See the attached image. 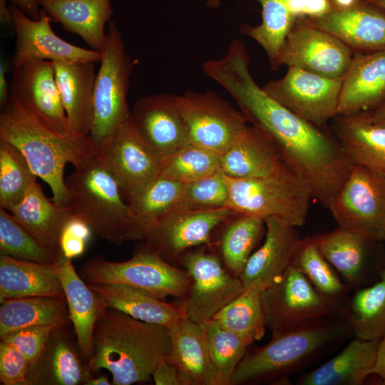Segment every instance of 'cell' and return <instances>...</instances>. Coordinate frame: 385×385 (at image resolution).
Masks as SVG:
<instances>
[{"label": "cell", "instance_id": "cell-5", "mask_svg": "<svg viewBox=\"0 0 385 385\" xmlns=\"http://www.w3.org/2000/svg\"><path fill=\"white\" fill-rule=\"evenodd\" d=\"M74 168L66 179L71 212L112 245L130 241L131 207L112 173L94 152Z\"/></svg>", "mask_w": 385, "mask_h": 385}, {"label": "cell", "instance_id": "cell-12", "mask_svg": "<svg viewBox=\"0 0 385 385\" xmlns=\"http://www.w3.org/2000/svg\"><path fill=\"white\" fill-rule=\"evenodd\" d=\"M261 302L266 327L272 333L329 315L342 317L339 310L324 299L292 265L262 290Z\"/></svg>", "mask_w": 385, "mask_h": 385}, {"label": "cell", "instance_id": "cell-31", "mask_svg": "<svg viewBox=\"0 0 385 385\" xmlns=\"http://www.w3.org/2000/svg\"><path fill=\"white\" fill-rule=\"evenodd\" d=\"M60 264L48 265L0 257V303L29 297H66L59 277Z\"/></svg>", "mask_w": 385, "mask_h": 385}, {"label": "cell", "instance_id": "cell-4", "mask_svg": "<svg viewBox=\"0 0 385 385\" xmlns=\"http://www.w3.org/2000/svg\"><path fill=\"white\" fill-rule=\"evenodd\" d=\"M0 138L22 153L33 173L51 188L53 200L64 206L68 202L65 166H76L94 152L88 136L62 135L53 131L10 97L0 113Z\"/></svg>", "mask_w": 385, "mask_h": 385}, {"label": "cell", "instance_id": "cell-47", "mask_svg": "<svg viewBox=\"0 0 385 385\" xmlns=\"http://www.w3.org/2000/svg\"><path fill=\"white\" fill-rule=\"evenodd\" d=\"M59 327L61 326L28 327L9 334L1 340L9 343L18 349L31 366L41 355L52 332Z\"/></svg>", "mask_w": 385, "mask_h": 385}, {"label": "cell", "instance_id": "cell-13", "mask_svg": "<svg viewBox=\"0 0 385 385\" xmlns=\"http://www.w3.org/2000/svg\"><path fill=\"white\" fill-rule=\"evenodd\" d=\"M343 78H329L289 66L280 78L262 88L274 100L302 118L320 127L337 114Z\"/></svg>", "mask_w": 385, "mask_h": 385}, {"label": "cell", "instance_id": "cell-14", "mask_svg": "<svg viewBox=\"0 0 385 385\" xmlns=\"http://www.w3.org/2000/svg\"><path fill=\"white\" fill-rule=\"evenodd\" d=\"M235 213L225 207L205 210L175 209L145 233L144 243L174 265L182 255L200 246H210L215 231Z\"/></svg>", "mask_w": 385, "mask_h": 385}, {"label": "cell", "instance_id": "cell-8", "mask_svg": "<svg viewBox=\"0 0 385 385\" xmlns=\"http://www.w3.org/2000/svg\"><path fill=\"white\" fill-rule=\"evenodd\" d=\"M78 274L88 284L118 283L146 290L162 299H184L192 279L185 268L167 262L143 243L133 257L111 262L101 255L87 260Z\"/></svg>", "mask_w": 385, "mask_h": 385}, {"label": "cell", "instance_id": "cell-41", "mask_svg": "<svg viewBox=\"0 0 385 385\" xmlns=\"http://www.w3.org/2000/svg\"><path fill=\"white\" fill-rule=\"evenodd\" d=\"M266 287L256 279L226 305L215 317L222 326L252 340H260L265 335L266 324L261 302V293Z\"/></svg>", "mask_w": 385, "mask_h": 385}, {"label": "cell", "instance_id": "cell-27", "mask_svg": "<svg viewBox=\"0 0 385 385\" xmlns=\"http://www.w3.org/2000/svg\"><path fill=\"white\" fill-rule=\"evenodd\" d=\"M8 211L61 262L66 259L61 250L60 237L65 224L73 214L68 207L48 199L36 179L22 200Z\"/></svg>", "mask_w": 385, "mask_h": 385}, {"label": "cell", "instance_id": "cell-58", "mask_svg": "<svg viewBox=\"0 0 385 385\" xmlns=\"http://www.w3.org/2000/svg\"><path fill=\"white\" fill-rule=\"evenodd\" d=\"M222 0H206V4L209 8L218 9Z\"/></svg>", "mask_w": 385, "mask_h": 385}, {"label": "cell", "instance_id": "cell-28", "mask_svg": "<svg viewBox=\"0 0 385 385\" xmlns=\"http://www.w3.org/2000/svg\"><path fill=\"white\" fill-rule=\"evenodd\" d=\"M283 163L274 143L252 125H248L235 142L220 154V171L232 178L267 176Z\"/></svg>", "mask_w": 385, "mask_h": 385}, {"label": "cell", "instance_id": "cell-55", "mask_svg": "<svg viewBox=\"0 0 385 385\" xmlns=\"http://www.w3.org/2000/svg\"><path fill=\"white\" fill-rule=\"evenodd\" d=\"M0 20L4 24H12L11 9L6 6V0H0Z\"/></svg>", "mask_w": 385, "mask_h": 385}, {"label": "cell", "instance_id": "cell-48", "mask_svg": "<svg viewBox=\"0 0 385 385\" xmlns=\"http://www.w3.org/2000/svg\"><path fill=\"white\" fill-rule=\"evenodd\" d=\"M31 365L25 356L9 343H0V381L3 385H27Z\"/></svg>", "mask_w": 385, "mask_h": 385}, {"label": "cell", "instance_id": "cell-9", "mask_svg": "<svg viewBox=\"0 0 385 385\" xmlns=\"http://www.w3.org/2000/svg\"><path fill=\"white\" fill-rule=\"evenodd\" d=\"M176 105L189 143L217 154L232 145L249 125L240 110L211 90L188 89L176 95Z\"/></svg>", "mask_w": 385, "mask_h": 385}, {"label": "cell", "instance_id": "cell-25", "mask_svg": "<svg viewBox=\"0 0 385 385\" xmlns=\"http://www.w3.org/2000/svg\"><path fill=\"white\" fill-rule=\"evenodd\" d=\"M55 76L70 132L89 135L93 120L96 66L93 62L55 61Z\"/></svg>", "mask_w": 385, "mask_h": 385}, {"label": "cell", "instance_id": "cell-11", "mask_svg": "<svg viewBox=\"0 0 385 385\" xmlns=\"http://www.w3.org/2000/svg\"><path fill=\"white\" fill-rule=\"evenodd\" d=\"M180 262L192 279L187 297L180 302L185 317L190 320L200 324L212 320L245 289L240 278L230 274L212 252L189 250Z\"/></svg>", "mask_w": 385, "mask_h": 385}, {"label": "cell", "instance_id": "cell-39", "mask_svg": "<svg viewBox=\"0 0 385 385\" xmlns=\"http://www.w3.org/2000/svg\"><path fill=\"white\" fill-rule=\"evenodd\" d=\"M266 233L263 219L237 214L225 224L217 245L227 270L240 277L250 257Z\"/></svg>", "mask_w": 385, "mask_h": 385}, {"label": "cell", "instance_id": "cell-7", "mask_svg": "<svg viewBox=\"0 0 385 385\" xmlns=\"http://www.w3.org/2000/svg\"><path fill=\"white\" fill-rule=\"evenodd\" d=\"M101 53L93 93L92 125L88 135L94 152L99 150L117 128L130 118L127 95L134 63L114 20L109 21Z\"/></svg>", "mask_w": 385, "mask_h": 385}, {"label": "cell", "instance_id": "cell-36", "mask_svg": "<svg viewBox=\"0 0 385 385\" xmlns=\"http://www.w3.org/2000/svg\"><path fill=\"white\" fill-rule=\"evenodd\" d=\"M69 319L66 297H29L10 299L1 303L0 339L28 327L63 326Z\"/></svg>", "mask_w": 385, "mask_h": 385}, {"label": "cell", "instance_id": "cell-56", "mask_svg": "<svg viewBox=\"0 0 385 385\" xmlns=\"http://www.w3.org/2000/svg\"><path fill=\"white\" fill-rule=\"evenodd\" d=\"M111 382L106 376H99L96 378L92 376L86 381L85 385H111Z\"/></svg>", "mask_w": 385, "mask_h": 385}, {"label": "cell", "instance_id": "cell-38", "mask_svg": "<svg viewBox=\"0 0 385 385\" xmlns=\"http://www.w3.org/2000/svg\"><path fill=\"white\" fill-rule=\"evenodd\" d=\"M292 265L306 277L324 299L339 310L343 317L352 289L321 254L312 237H302Z\"/></svg>", "mask_w": 385, "mask_h": 385}, {"label": "cell", "instance_id": "cell-15", "mask_svg": "<svg viewBox=\"0 0 385 385\" xmlns=\"http://www.w3.org/2000/svg\"><path fill=\"white\" fill-rule=\"evenodd\" d=\"M305 19L299 20L286 37L278 55L277 70L285 65L329 78H344L354 52L340 39Z\"/></svg>", "mask_w": 385, "mask_h": 385}, {"label": "cell", "instance_id": "cell-30", "mask_svg": "<svg viewBox=\"0 0 385 385\" xmlns=\"http://www.w3.org/2000/svg\"><path fill=\"white\" fill-rule=\"evenodd\" d=\"M51 20L78 35L92 50L101 52L106 24L113 16L111 0H39Z\"/></svg>", "mask_w": 385, "mask_h": 385}, {"label": "cell", "instance_id": "cell-10", "mask_svg": "<svg viewBox=\"0 0 385 385\" xmlns=\"http://www.w3.org/2000/svg\"><path fill=\"white\" fill-rule=\"evenodd\" d=\"M339 227L385 242V178L354 165L328 208Z\"/></svg>", "mask_w": 385, "mask_h": 385}, {"label": "cell", "instance_id": "cell-17", "mask_svg": "<svg viewBox=\"0 0 385 385\" xmlns=\"http://www.w3.org/2000/svg\"><path fill=\"white\" fill-rule=\"evenodd\" d=\"M10 98L53 131L71 133L58 89L53 61L29 60L13 67Z\"/></svg>", "mask_w": 385, "mask_h": 385}, {"label": "cell", "instance_id": "cell-45", "mask_svg": "<svg viewBox=\"0 0 385 385\" xmlns=\"http://www.w3.org/2000/svg\"><path fill=\"white\" fill-rule=\"evenodd\" d=\"M0 254L48 265L61 262L31 236L6 209H0Z\"/></svg>", "mask_w": 385, "mask_h": 385}, {"label": "cell", "instance_id": "cell-26", "mask_svg": "<svg viewBox=\"0 0 385 385\" xmlns=\"http://www.w3.org/2000/svg\"><path fill=\"white\" fill-rule=\"evenodd\" d=\"M330 129L354 165L385 178V128L374 124L367 111L336 115Z\"/></svg>", "mask_w": 385, "mask_h": 385}, {"label": "cell", "instance_id": "cell-35", "mask_svg": "<svg viewBox=\"0 0 385 385\" xmlns=\"http://www.w3.org/2000/svg\"><path fill=\"white\" fill-rule=\"evenodd\" d=\"M58 272L78 349L88 364L93 356V330L101 300L96 292L76 272L71 259L66 258L60 263Z\"/></svg>", "mask_w": 385, "mask_h": 385}, {"label": "cell", "instance_id": "cell-43", "mask_svg": "<svg viewBox=\"0 0 385 385\" xmlns=\"http://www.w3.org/2000/svg\"><path fill=\"white\" fill-rule=\"evenodd\" d=\"M36 176L22 153L0 138V207L9 210L26 195Z\"/></svg>", "mask_w": 385, "mask_h": 385}, {"label": "cell", "instance_id": "cell-49", "mask_svg": "<svg viewBox=\"0 0 385 385\" xmlns=\"http://www.w3.org/2000/svg\"><path fill=\"white\" fill-rule=\"evenodd\" d=\"M93 230L83 219L72 215L65 224L60 237V247L65 258L73 259L85 251Z\"/></svg>", "mask_w": 385, "mask_h": 385}, {"label": "cell", "instance_id": "cell-3", "mask_svg": "<svg viewBox=\"0 0 385 385\" xmlns=\"http://www.w3.org/2000/svg\"><path fill=\"white\" fill-rule=\"evenodd\" d=\"M350 336H354L350 324L337 315L272 332L267 344L247 349L232 375L230 385L289 384L290 375Z\"/></svg>", "mask_w": 385, "mask_h": 385}, {"label": "cell", "instance_id": "cell-22", "mask_svg": "<svg viewBox=\"0 0 385 385\" xmlns=\"http://www.w3.org/2000/svg\"><path fill=\"white\" fill-rule=\"evenodd\" d=\"M262 6V21L243 24L240 32L255 41L266 53L272 71L289 32L300 19L319 16L334 6L331 0H256Z\"/></svg>", "mask_w": 385, "mask_h": 385}, {"label": "cell", "instance_id": "cell-32", "mask_svg": "<svg viewBox=\"0 0 385 385\" xmlns=\"http://www.w3.org/2000/svg\"><path fill=\"white\" fill-rule=\"evenodd\" d=\"M101 302L140 321L163 325L168 329L184 312L180 302L168 303L143 289L118 283L88 284Z\"/></svg>", "mask_w": 385, "mask_h": 385}, {"label": "cell", "instance_id": "cell-16", "mask_svg": "<svg viewBox=\"0 0 385 385\" xmlns=\"http://www.w3.org/2000/svg\"><path fill=\"white\" fill-rule=\"evenodd\" d=\"M96 153L130 203L160 175L161 158L142 139L130 118Z\"/></svg>", "mask_w": 385, "mask_h": 385}, {"label": "cell", "instance_id": "cell-18", "mask_svg": "<svg viewBox=\"0 0 385 385\" xmlns=\"http://www.w3.org/2000/svg\"><path fill=\"white\" fill-rule=\"evenodd\" d=\"M312 238L319 251L354 291L378 279L385 269V242L337 227Z\"/></svg>", "mask_w": 385, "mask_h": 385}, {"label": "cell", "instance_id": "cell-6", "mask_svg": "<svg viewBox=\"0 0 385 385\" xmlns=\"http://www.w3.org/2000/svg\"><path fill=\"white\" fill-rule=\"evenodd\" d=\"M226 178L229 187L227 207L235 213L264 220L278 217L297 227L306 222L313 198L311 190L306 182L284 163L267 176Z\"/></svg>", "mask_w": 385, "mask_h": 385}, {"label": "cell", "instance_id": "cell-53", "mask_svg": "<svg viewBox=\"0 0 385 385\" xmlns=\"http://www.w3.org/2000/svg\"><path fill=\"white\" fill-rule=\"evenodd\" d=\"M7 66L4 61L0 63V106L3 108L10 97V83L6 78Z\"/></svg>", "mask_w": 385, "mask_h": 385}, {"label": "cell", "instance_id": "cell-20", "mask_svg": "<svg viewBox=\"0 0 385 385\" xmlns=\"http://www.w3.org/2000/svg\"><path fill=\"white\" fill-rule=\"evenodd\" d=\"M305 20L340 39L354 53L385 48V9L367 0H357L348 8L333 6Z\"/></svg>", "mask_w": 385, "mask_h": 385}, {"label": "cell", "instance_id": "cell-24", "mask_svg": "<svg viewBox=\"0 0 385 385\" xmlns=\"http://www.w3.org/2000/svg\"><path fill=\"white\" fill-rule=\"evenodd\" d=\"M385 101V48L356 53L343 78L337 115L371 111Z\"/></svg>", "mask_w": 385, "mask_h": 385}, {"label": "cell", "instance_id": "cell-52", "mask_svg": "<svg viewBox=\"0 0 385 385\" xmlns=\"http://www.w3.org/2000/svg\"><path fill=\"white\" fill-rule=\"evenodd\" d=\"M33 19H38L41 9L39 0H9Z\"/></svg>", "mask_w": 385, "mask_h": 385}, {"label": "cell", "instance_id": "cell-51", "mask_svg": "<svg viewBox=\"0 0 385 385\" xmlns=\"http://www.w3.org/2000/svg\"><path fill=\"white\" fill-rule=\"evenodd\" d=\"M371 375H376L380 381L385 382V335L379 340L376 362Z\"/></svg>", "mask_w": 385, "mask_h": 385}, {"label": "cell", "instance_id": "cell-33", "mask_svg": "<svg viewBox=\"0 0 385 385\" xmlns=\"http://www.w3.org/2000/svg\"><path fill=\"white\" fill-rule=\"evenodd\" d=\"M64 326L52 332L41 355L30 366L27 385H85L91 377L88 365L63 333Z\"/></svg>", "mask_w": 385, "mask_h": 385}, {"label": "cell", "instance_id": "cell-57", "mask_svg": "<svg viewBox=\"0 0 385 385\" xmlns=\"http://www.w3.org/2000/svg\"><path fill=\"white\" fill-rule=\"evenodd\" d=\"M357 0H331L333 6L337 8L344 9L353 6Z\"/></svg>", "mask_w": 385, "mask_h": 385}, {"label": "cell", "instance_id": "cell-42", "mask_svg": "<svg viewBox=\"0 0 385 385\" xmlns=\"http://www.w3.org/2000/svg\"><path fill=\"white\" fill-rule=\"evenodd\" d=\"M205 324V344L216 385H230L232 375L253 342L212 319Z\"/></svg>", "mask_w": 385, "mask_h": 385}, {"label": "cell", "instance_id": "cell-50", "mask_svg": "<svg viewBox=\"0 0 385 385\" xmlns=\"http://www.w3.org/2000/svg\"><path fill=\"white\" fill-rule=\"evenodd\" d=\"M152 379L156 385H186L178 368L168 359L155 368Z\"/></svg>", "mask_w": 385, "mask_h": 385}, {"label": "cell", "instance_id": "cell-34", "mask_svg": "<svg viewBox=\"0 0 385 385\" xmlns=\"http://www.w3.org/2000/svg\"><path fill=\"white\" fill-rule=\"evenodd\" d=\"M168 329V359L178 368L186 385H216L205 344V324L184 317Z\"/></svg>", "mask_w": 385, "mask_h": 385}, {"label": "cell", "instance_id": "cell-21", "mask_svg": "<svg viewBox=\"0 0 385 385\" xmlns=\"http://www.w3.org/2000/svg\"><path fill=\"white\" fill-rule=\"evenodd\" d=\"M130 120L144 142L162 159L190 144L176 95L159 93L138 98Z\"/></svg>", "mask_w": 385, "mask_h": 385}, {"label": "cell", "instance_id": "cell-1", "mask_svg": "<svg viewBox=\"0 0 385 385\" xmlns=\"http://www.w3.org/2000/svg\"><path fill=\"white\" fill-rule=\"evenodd\" d=\"M227 92L249 123L270 139L284 163L306 182L313 198L328 208L354 166L330 128L316 125L279 104L250 71L232 78Z\"/></svg>", "mask_w": 385, "mask_h": 385}, {"label": "cell", "instance_id": "cell-2", "mask_svg": "<svg viewBox=\"0 0 385 385\" xmlns=\"http://www.w3.org/2000/svg\"><path fill=\"white\" fill-rule=\"evenodd\" d=\"M170 351L168 327L135 319L101 301L88 364L91 371L107 369L114 385L147 382Z\"/></svg>", "mask_w": 385, "mask_h": 385}, {"label": "cell", "instance_id": "cell-37", "mask_svg": "<svg viewBox=\"0 0 385 385\" xmlns=\"http://www.w3.org/2000/svg\"><path fill=\"white\" fill-rule=\"evenodd\" d=\"M352 292L343 317L350 324L354 337L380 340L385 335V269L373 284Z\"/></svg>", "mask_w": 385, "mask_h": 385}, {"label": "cell", "instance_id": "cell-44", "mask_svg": "<svg viewBox=\"0 0 385 385\" xmlns=\"http://www.w3.org/2000/svg\"><path fill=\"white\" fill-rule=\"evenodd\" d=\"M220 170V154L190 143L161 159L159 175L186 184Z\"/></svg>", "mask_w": 385, "mask_h": 385}, {"label": "cell", "instance_id": "cell-54", "mask_svg": "<svg viewBox=\"0 0 385 385\" xmlns=\"http://www.w3.org/2000/svg\"><path fill=\"white\" fill-rule=\"evenodd\" d=\"M367 113L374 124L385 128V101Z\"/></svg>", "mask_w": 385, "mask_h": 385}, {"label": "cell", "instance_id": "cell-40", "mask_svg": "<svg viewBox=\"0 0 385 385\" xmlns=\"http://www.w3.org/2000/svg\"><path fill=\"white\" fill-rule=\"evenodd\" d=\"M183 186V183L159 175L129 203L133 215L130 241L143 240L153 225L176 208Z\"/></svg>", "mask_w": 385, "mask_h": 385}, {"label": "cell", "instance_id": "cell-59", "mask_svg": "<svg viewBox=\"0 0 385 385\" xmlns=\"http://www.w3.org/2000/svg\"><path fill=\"white\" fill-rule=\"evenodd\" d=\"M374 4L378 5L379 6L385 9V0H367Z\"/></svg>", "mask_w": 385, "mask_h": 385}, {"label": "cell", "instance_id": "cell-19", "mask_svg": "<svg viewBox=\"0 0 385 385\" xmlns=\"http://www.w3.org/2000/svg\"><path fill=\"white\" fill-rule=\"evenodd\" d=\"M10 9L15 32L13 67L29 60L101 61V52L73 45L56 35L51 26V19L43 9L38 19L30 18L14 4Z\"/></svg>", "mask_w": 385, "mask_h": 385}, {"label": "cell", "instance_id": "cell-23", "mask_svg": "<svg viewBox=\"0 0 385 385\" xmlns=\"http://www.w3.org/2000/svg\"><path fill=\"white\" fill-rule=\"evenodd\" d=\"M262 245L250 257L240 279L245 289L256 279L267 287L276 282L292 265L302 237L297 227L278 217L265 220Z\"/></svg>", "mask_w": 385, "mask_h": 385}, {"label": "cell", "instance_id": "cell-29", "mask_svg": "<svg viewBox=\"0 0 385 385\" xmlns=\"http://www.w3.org/2000/svg\"><path fill=\"white\" fill-rule=\"evenodd\" d=\"M379 340L354 339L336 356L303 373L297 385H362L371 376Z\"/></svg>", "mask_w": 385, "mask_h": 385}, {"label": "cell", "instance_id": "cell-46", "mask_svg": "<svg viewBox=\"0 0 385 385\" xmlns=\"http://www.w3.org/2000/svg\"><path fill=\"white\" fill-rule=\"evenodd\" d=\"M229 187L226 176L220 170L184 184L175 209L205 210L227 207Z\"/></svg>", "mask_w": 385, "mask_h": 385}]
</instances>
